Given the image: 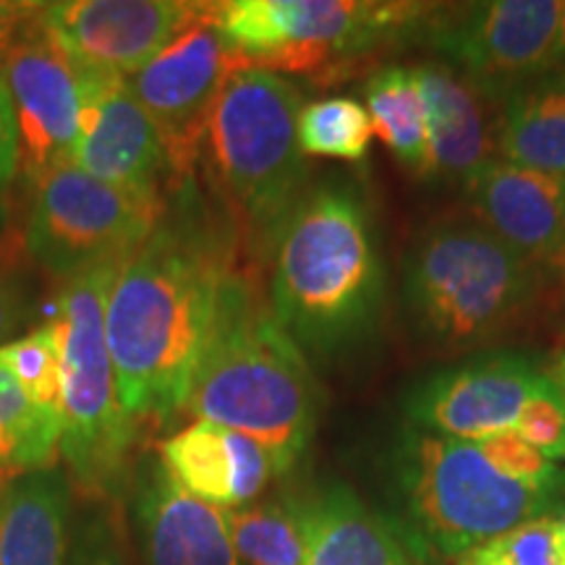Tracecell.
I'll list each match as a JSON object with an SVG mask.
<instances>
[{
    "instance_id": "cell-1",
    "label": "cell",
    "mask_w": 565,
    "mask_h": 565,
    "mask_svg": "<svg viewBox=\"0 0 565 565\" xmlns=\"http://www.w3.org/2000/svg\"><path fill=\"white\" fill-rule=\"evenodd\" d=\"M231 280L189 215H162L152 236L124 259L105 301V335L131 419L181 412Z\"/></svg>"
},
{
    "instance_id": "cell-2",
    "label": "cell",
    "mask_w": 565,
    "mask_h": 565,
    "mask_svg": "<svg viewBox=\"0 0 565 565\" xmlns=\"http://www.w3.org/2000/svg\"><path fill=\"white\" fill-rule=\"evenodd\" d=\"M273 315L303 356L333 362L362 345L385 303L370 207L349 181L299 196L273 236Z\"/></svg>"
},
{
    "instance_id": "cell-3",
    "label": "cell",
    "mask_w": 565,
    "mask_h": 565,
    "mask_svg": "<svg viewBox=\"0 0 565 565\" xmlns=\"http://www.w3.org/2000/svg\"><path fill=\"white\" fill-rule=\"evenodd\" d=\"M181 412L249 435L275 475H288L312 440L320 404L309 359L236 275Z\"/></svg>"
},
{
    "instance_id": "cell-4",
    "label": "cell",
    "mask_w": 565,
    "mask_h": 565,
    "mask_svg": "<svg viewBox=\"0 0 565 565\" xmlns=\"http://www.w3.org/2000/svg\"><path fill=\"white\" fill-rule=\"evenodd\" d=\"M121 263L66 280L53 330L61 349V456L74 482L92 498L116 500L129 479L134 419L118 395L105 301Z\"/></svg>"
},
{
    "instance_id": "cell-5",
    "label": "cell",
    "mask_w": 565,
    "mask_h": 565,
    "mask_svg": "<svg viewBox=\"0 0 565 565\" xmlns=\"http://www.w3.org/2000/svg\"><path fill=\"white\" fill-rule=\"evenodd\" d=\"M301 92L265 68H238L223 82L204 126L200 162L217 192L257 231L273 233L307 181L296 121Z\"/></svg>"
},
{
    "instance_id": "cell-6",
    "label": "cell",
    "mask_w": 565,
    "mask_h": 565,
    "mask_svg": "<svg viewBox=\"0 0 565 565\" xmlns=\"http://www.w3.org/2000/svg\"><path fill=\"white\" fill-rule=\"evenodd\" d=\"M534 291V265L469 221L424 231L404 265L406 312L419 335L440 345L498 335L524 312Z\"/></svg>"
},
{
    "instance_id": "cell-7",
    "label": "cell",
    "mask_w": 565,
    "mask_h": 565,
    "mask_svg": "<svg viewBox=\"0 0 565 565\" xmlns=\"http://www.w3.org/2000/svg\"><path fill=\"white\" fill-rule=\"evenodd\" d=\"M395 458L408 511L424 536L448 555L477 550L540 519L555 494L500 475L477 443L416 427L401 437Z\"/></svg>"
},
{
    "instance_id": "cell-8",
    "label": "cell",
    "mask_w": 565,
    "mask_h": 565,
    "mask_svg": "<svg viewBox=\"0 0 565 565\" xmlns=\"http://www.w3.org/2000/svg\"><path fill=\"white\" fill-rule=\"evenodd\" d=\"M166 215V200L95 179L74 162L42 175L26 217V252L42 270L71 280L137 252Z\"/></svg>"
},
{
    "instance_id": "cell-9",
    "label": "cell",
    "mask_w": 565,
    "mask_h": 565,
    "mask_svg": "<svg viewBox=\"0 0 565 565\" xmlns=\"http://www.w3.org/2000/svg\"><path fill=\"white\" fill-rule=\"evenodd\" d=\"M212 9L246 66L273 74H312L370 51L408 17L406 6L353 0H228Z\"/></svg>"
},
{
    "instance_id": "cell-10",
    "label": "cell",
    "mask_w": 565,
    "mask_h": 565,
    "mask_svg": "<svg viewBox=\"0 0 565 565\" xmlns=\"http://www.w3.org/2000/svg\"><path fill=\"white\" fill-rule=\"evenodd\" d=\"M557 0H490L445 13L429 40L484 100L513 92L557 71Z\"/></svg>"
},
{
    "instance_id": "cell-11",
    "label": "cell",
    "mask_w": 565,
    "mask_h": 565,
    "mask_svg": "<svg viewBox=\"0 0 565 565\" xmlns=\"http://www.w3.org/2000/svg\"><path fill=\"white\" fill-rule=\"evenodd\" d=\"M238 68L252 66L225 40L212 3H204L145 68L126 79L158 126L175 181L192 179L212 103L223 82Z\"/></svg>"
},
{
    "instance_id": "cell-12",
    "label": "cell",
    "mask_w": 565,
    "mask_h": 565,
    "mask_svg": "<svg viewBox=\"0 0 565 565\" xmlns=\"http://www.w3.org/2000/svg\"><path fill=\"white\" fill-rule=\"evenodd\" d=\"M0 82L17 126L19 171L38 183L74 158L84 116V68L34 21L0 61Z\"/></svg>"
},
{
    "instance_id": "cell-13",
    "label": "cell",
    "mask_w": 565,
    "mask_h": 565,
    "mask_svg": "<svg viewBox=\"0 0 565 565\" xmlns=\"http://www.w3.org/2000/svg\"><path fill=\"white\" fill-rule=\"evenodd\" d=\"M202 6L183 0H63L42 3L38 24L79 66L129 79Z\"/></svg>"
},
{
    "instance_id": "cell-14",
    "label": "cell",
    "mask_w": 565,
    "mask_h": 565,
    "mask_svg": "<svg viewBox=\"0 0 565 565\" xmlns=\"http://www.w3.org/2000/svg\"><path fill=\"white\" fill-rule=\"evenodd\" d=\"M542 374L521 353H490L422 380L406 398L416 429L479 443L513 429Z\"/></svg>"
},
{
    "instance_id": "cell-15",
    "label": "cell",
    "mask_w": 565,
    "mask_h": 565,
    "mask_svg": "<svg viewBox=\"0 0 565 565\" xmlns=\"http://www.w3.org/2000/svg\"><path fill=\"white\" fill-rule=\"evenodd\" d=\"M71 162L113 186L158 200L162 181L173 179L158 126L129 82L89 68H84V116Z\"/></svg>"
},
{
    "instance_id": "cell-16",
    "label": "cell",
    "mask_w": 565,
    "mask_h": 565,
    "mask_svg": "<svg viewBox=\"0 0 565 565\" xmlns=\"http://www.w3.org/2000/svg\"><path fill=\"white\" fill-rule=\"evenodd\" d=\"M131 482L134 532L145 565H244L225 511L175 484L158 456L141 458Z\"/></svg>"
},
{
    "instance_id": "cell-17",
    "label": "cell",
    "mask_w": 565,
    "mask_h": 565,
    "mask_svg": "<svg viewBox=\"0 0 565 565\" xmlns=\"http://www.w3.org/2000/svg\"><path fill=\"white\" fill-rule=\"evenodd\" d=\"M479 225L529 263H555L565 246V175L492 160L466 183Z\"/></svg>"
},
{
    "instance_id": "cell-18",
    "label": "cell",
    "mask_w": 565,
    "mask_h": 565,
    "mask_svg": "<svg viewBox=\"0 0 565 565\" xmlns=\"http://www.w3.org/2000/svg\"><path fill=\"white\" fill-rule=\"evenodd\" d=\"M158 461L175 484L221 511L252 503L275 475L270 454L257 440L204 419L166 437Z\"/></svg>"
},
{
    "instance_id": "cell-19",
    "label": "cell",
    "mask_w": 565,
    "mask_h": 565,
    "mask_svg": "<svg viewBox=\"0 0 565 565\" xmlns=\"http://www.w3.org/2000/svg\"><path fill=\"white\" fill-rule=\"evenodd\" d=\"M427 108L429 166L437 179L469 183L498 152L484 97L445 61H427L414 68Z\"/></svg>"
},
{
    "instance_id": "cell-20",
    "label": "cell",
    "mask_w": 565,
    "mask_h": 565,
    "mask_svg": "<svg viewBox=\"0 0 565 565\" xmlns=\"http://www.w3.org/2000/svg\"><path fill=\"white\" fill-rule=\"evenodd\" d=\"M71 487L58 466L0 479V565H68Z\"/></svg>"
},
{
    "instance_id": "cell-21",
    "label": "cell",
    "mask_w": 565,
    "mask_h": 565,
    "mask_svg": "<svg viewBox=\"0 0 565 565\" xmlns=\"http://www.w3.org/2000/svg\"><path fill=\"white\" fill-rule=\"evenodd\" d=\"M303 565H412V557L391 521L345 487H330L309 503Z\"/></svg>"
},
{
    "instance_id": "cell-22",
    "label": "cell",
    "mask_w": 565,
    "mask_h": 565,
    "mask_svg": "<svg viewBox=\"0 0 565 565\" xmlns=\"http://www.w3.org/2000/svg\"><path fill=\"white\" fill-rule=\"evenodd\" d=\"M498 154L513 166L565 175V74L553 71L503 103Z\"/></svg>"
},
{
    "instance_id": "cell-23",
    "label": "cell",
    "mask_w": 565,
    "mask_h": 565,
    "mask_svg": "<svg viewBox=\"0 0 565 565\" xmlns=\"http://www.w3.org/2000/svg\"><path fill=\"white\" fill-rule=\"evenodd\" d=\"M366 113L377 137L391 147L408 171L429 179L427 108L414 68L385 66L366 82Z\"/></svg>"
},
{
    "instance_id": "cell-24",
    "label": "cell",
    "mask_w": 565,
    "mask_h": 565,
    "mask_svg": "<svg viewBox=\"0 0 565 565\" xmlns=\"http://www.w3.org/2000/svg\"><path fill=\"white\" fill-rule=\"evenodd\" d=\"M61 450V412L32 398L0 366V477L55 466Z\"/></svg>"
},
{
    "instance_id": "cell-25",
    "label": "cell",
    "mask_w": 565,
    "mask_h": 565,
    "mask_svg": "<svg viewBox=\"0 0 565 565\" xmlns=\"http://www.w3.org/2000/svg\"><path fill=\"white\" fill-rule=\"evenodd\" d=\"M233 547L244 565H303L309 547V503L270 500L225 511Z\"/></svg>"
},
{
    "instance_id": "cell-26",
    "label": "cell",
    "mask_w": 565,
    "mask_h": 565,
    "mask_svg": "<svg viewBox=\"0 0 565 565\" xmlns=\"http://www.w3.org/2000/svg\"><path fill=\"white\" fill-rule=\"evenodd\" d=\"M303 158L362 160L370 150L374 126L366 108L353 97H322L303 105L296 121Z\"/></svg>"
},
{
    "instance_id": "cell-27",
    "label": "cell",
    "mask_w": 565,
    "mask_h": 565,
    "mask_svg": "<svg viewBox=\"0 0 565 565\" xmlns=\"http://www.w3.org/2000/svg\"><path fill=\"white\" fill-rule=\"evenodd\" d=\"M0 366L13 374L32 398L61 412V349L51 322L0 345Z\"/></svg>"
},
{
    "instance_id": "cell-28",
    "label": "cell",
    "mask_w": 565,
    "mask_h": 565,
    "mask_svg": "<svg viewBox=\"0 0 565 565\" xmlns=\"http://www.w3.org/2000/svg\"><path fill=\"white\" fill-rule=\"evenodd\" d=\"M466 565H565L563 519L540 515L526 521L471 550Z\"/></svg>"
},
{
    "instance_id": "cell-29",
    "label": "cell",
    "mask_w": 565,
    "mask_h": 565,
    "mask_svg": "<svg viewBox=\"0 0 565 565\" xmlns=\"http://www.w3.org/2000/svg\"><path fill=\"white\" fill-rule=\"evenodd\" d=\"M515 433L547 461H565V395L547 374L521 408Z\"/></svg>"
},
{
    "instance_id": "cell-30",
    "label": "cell",
    "mask_w": 565,
    "mask_h": 565,
    "mask_svg": "<svg viewBox=\"0 0 565 565\" xmlns=\"http://www.w3.org/2000/svg\"><path fill=\"white\" fill-rule=\"evenodd\" d=\"M477 448L482 450V456L500 475L511 477L515 482L542 487V490L553 492H557V487L565 482L563 471L553 461H547L540 450L532 448L515 429L484 437V440L477 443Z\"/></svg>"
},
{
    "instance_id": "cell-31",
    "label": "cell",
    "mask_w": 565,
    "mask_h": 565,
    "mask_svg": "<svg viewBox=\"0 0 565 565\" xmlns=\"http://www.w3.org/2000/svg\"><path fill=\"white\" fill-rule=\"evenodd\" d=\"M68 565H129L116 511L103 503L76 526Z\"/></svg>"
},
{
    "instance_id": "cell-32",
    "label": "cell",
    "mask_w": 565,
    "mask_h": 565,
    "mask_svg": "<svg viewBox=\"0 0 565 565\" xmlns=\"http://www.w3.org/2000/svg\"><path fill=\"white\" fill-rule=\"evenodd\" d=\"M34 303L26 282L0 267V345L17 341V335L32 322Z\"/></svg>"
},
{
    "instance_id": "cell-33",
    "label": "cell",
    "mask_w": 565,
    "mask_h": 565,
    "mask_svg": "<svg viewBox=\"0 0 565 565\" xmlns=\"http://www.w3.org/2000/svg\"><path fill=\"white\" fill-rule=\"evenodd\" d=\"M42 3H24V0H0V61L38 21Z\"/></svg>"
},
{
    "instance_id": "cell-34",
    "label": "cell",
    "mask_w": 565,
    "mask_h": 565,
    "mask_svg": "<svg viewBox=\"0 0 565 565\" xmlns=\"http://www.w3.org/2000/svg\"><path fill=\"white\" fill-rule=\"evenodd\" d=\"M19 173V150H17V126H13V110L0 82V192Z\"/></svg>"
},
{
    "instance_id": "cell-35",
    "label": "cell",
    "mask_w": 565,
    "mask_h": 565,
    "mask_svg": "<svg viewBox=\"0 0 565 565\" xmlns=\"http://www.w3.org/2000/svg\"><path fill=\"white\" fill-rule=\"evenodd\" d=\"M557 71L565 74V3L561 9V30H557Z\"/></svg>"
},
{
    "instance_id": "cell-36",
    "label": "cell",
    "mask_w": 565,
    "mask_h": 565,
    "mask_svg": "<svg viewBox=\"0 0 565 565\" xmlns=\"http://www.w3.org/2000/svg\"><path fill=\"white\" fill-rule=\"evenodd\" d=\"M3 225H6V207H3V200H0V233H3Z\"/></svg>"
},
{
    "instance_id": "cell-37",
    "label": "cell",
    "mask_w": 565,
    "mask_h": 565,
    "mask_svg": "<svg viewBox=\"0 0 565 565\" xmlns=\"http://www.w3.org/2000/svg\"><path fill=\"white\" fill-rule=\"evenodd\" d=\"M555 263H557V265H561V267H563V270H565V246H563V252H561V254H557V259H555Z\"/></svg>"
},
{
    "instance_id": "cell-38",
    "label": "cell",
    "mask_w": 565,
    "mask_h": 565,
    "mask_svg": "<svg viewBox=\"0 0 565 565\" xmlns=\"http://www.w3.org/2000/svg\"><path fill=\"white\" fill-rule=\"evenodd\" d=\"M561 391H563V395H565V364H563V387H561Z\"/></svg>"
},
{
    "instance_id": "cell-39",
    "label": "cell",
    "mask_w": 565,
    "mask_h": 565,
    "mask_svg": "<svg viewBox=\"0 0 565 565\" xmlns=\"http://www.w3.org/2000/svg\"><path fill=\"white\" fill-rule=\"evenodd\" d=\"M563 524H565V519H563Z\"/></svg>"
}]
</instances>
